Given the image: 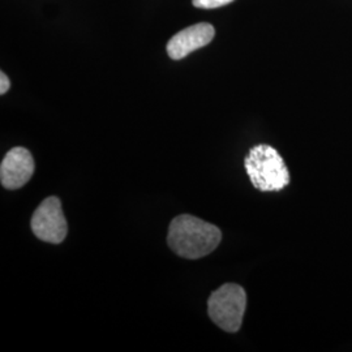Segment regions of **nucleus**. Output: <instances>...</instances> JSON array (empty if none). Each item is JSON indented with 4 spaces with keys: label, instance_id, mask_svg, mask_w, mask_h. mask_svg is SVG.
Segmentation results:
<instances>
[{
    "label": "nucleus",
    "instance_id": "nucleus-3",
    "mask_svg": "<svg viewBox=\"0 0 352 352\" xmlns=\"http://www.w3.org/2000/svg\"><path fill=\"white\" fill-rule=\"evenodd\" d=\"M247 308V294L235 283H226L214 291L208 300V314L217 327L236 333Z\"/></svg>",
    "mask_w": 352,
    "mask_h": 352
},
{
    "label": "nucleus",
    "instance_id": "nucleus-2",
    "mask_svg": "<svg viewBox=\"0 0 352 352\" xmlns=\"http://www.w3.org/2000/svg\"><path fill=\"white\" fill-rule=\"evenodd\" d=\"M253 187L261 192H276L289 184V173L283 158L269 145L252 148L244 160Z\"/></svg>",
    "mask_w": 352,
    "mask_h": 352
},
{
    "label": "nucleus",
    "instance_id": "nucleus-4",
    "mask_svg": "<svg viewBox=\"0 0 352 352\" xmlns=\"http://www.w3.org/2000/svg\"><path fill=\"white\" fill-rule=\"evenodd\" d=\"M30 227L38 239L51 244H60L68 232L60 200L58 197H47L41 202L33 214Z\"/></svg>",
    "mask_w": 352,
    "mask_h": 352
},
{
    "label": "nucleus",
    "instance_id": "nucleus-6",
    "mask_svg": "<svg viewBox=\"0 0 352 352\" xmlns=\"http://www.w3.org/2000/svg\"><path fill=\"white\" fill-rule=\"evenodd\" d=\"M215 36L214 26L200 23L180 30L167 43V54L173 60H180L190 52L209 45Z\"/></svg>",
    "mask_w": 352,
    "mask_h": 352
},
{
    "label": "nucleus",
    "instance_id": "nucleus-5",
    "mask_svg": "<svg viewBox=\"0 0 352 352\" xmlns=\"http://www.w3.org/2000/svg\"><path fill=\"white\" fill-rule=\"evenodd\" d=\"M34 160L25 148H13L8 151L0 166V182L7 189L24 187L34 174Z\"/></svg>",
    "mask_w": 352,
    "mask_h": 352
},
{
    "label": "nucleus",
    "instance_id": "nucleus-1",
    "mask_svg": "<svg viewBox=\"0 0 352 352\" xmlns=\"http://www.w3.org/2000/svg\"><path fill=\"white\" fill-rule=\"evenodd\" d=\"M221 230L197 217L183 214L170 223L167 243L183 258L196 260L208 256L219 245Z\"/></svg>",
    "mask_w": 352,
    "mask_h": 352
},
{
    "label": "nucleus",
    "instance_id": "nucleus-7",
    "mask_svg": "<svg viewBox=\"0 0 352 352\" xmlns=\"http://www.w3.org/2000/svg\"><path fill=\"white\" fill-rule=\"evenodd\" d=\"M234 0H192V4L200 10H215L227 6Z\"/></svg>",
    "mask_w": 352,
    "mask_h": 352
},
{
    "label": "nucleus",
    "instance_id": "nucleus-8",
    "mask_svg": "<svg viewBox=\"0 0 352 352\" xmlns=\"http://www.w3.org/2000/svg\"><path fill=\"white\" fill-rule=\"evenodd\" d=\"M10 87H11V82H10L8 76L6 75L4 72H1L0 74V94L1 96L6 94L10 90Z\"/></svg>",
    "mask_w": 352,
    "mask_h": 352
}]
</instances>
